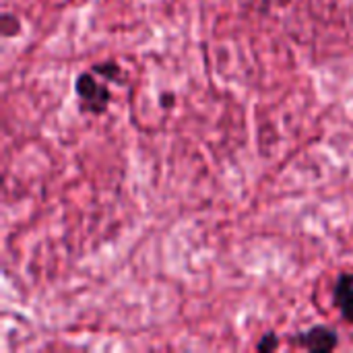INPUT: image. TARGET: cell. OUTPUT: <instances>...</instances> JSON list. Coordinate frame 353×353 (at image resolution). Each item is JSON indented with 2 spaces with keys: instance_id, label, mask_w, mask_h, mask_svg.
<instances>
[{
  "instance_id": "6da1fadb",
  "label": "cell",
  "mask_w": 353,
  "mask_h": 353,
  "mask_svg": "<svg viewBox=\"0 0 353 353\" xmlns=\"http://www.w3.org/2000/svg\"><path fill=\"white\" fill-rule=\"evenodd\" d=\"M74 93L81 101V110L89 114H103L112 95L103 83L95 79L91 72H83L74 81Z\"/></svg>"
},
{
  "instance_id": "7a4b0ae2",
  "label": "cell",
  "mask_w": 353,
  "mask_h": 353,
  "mask_svg": "<svg viewBox=\"0 0 353 353\" xmlns=\"http://www.w3.org/2000/svg\"><path fill=\"white\" fill-rule=\"evenodd\" d=\"M294 343L300 345V347H304V350H308V352L327 353L333 352V350L337 347L339 339H337V333L331 331L329 327L316 325V327L308 329L306 333H300V335L294 339Z\"/></svg>"
},
{
  "instance_id": "3957f363",
  "label": "cell",
  "mask_w": 353,
  "mask_h": 353,
  "mask_svg": "<svg viewBox=\"0 0 353 353\" xmlns=\"http://www.w3.org/2000/svg\"><path fill=\"white\" fill-rule=\"evenodd\" d=\"M333 304L341 312V316L353 323V275H341L333 290Z\"/></svg>"
},
{
  "instance_id": "277c9868",
  "label": "cell",
  "mask_w": 353,
  "mask_h": 353,
  "mask_svg": "<svg viewBox=\"0 0 353 353\" xmlns=\"http://www.w3.org/2000/svg\"><path fill=\"white\" fill-rule=\"evenodd\" d=\"M93 72L95 74H101L110 81H118V83H124V77H122V70L116 62H101V64H95L93 66Z\"/></svg>"
},
{
  "instance_id": "5b68a950",
  "label": "cell",
  "mask_w": 353,
  "mask_h": 353,
  "mask_svg": "<svg viewBox=\"0 0 353 353\" xmlns=\"http://www.w3.org/2000/svg\"><path fill=\"white\" fill-rule=\"evenodd\" d=\"M2 35L4 37H12V35H17L19 33V19L14 17V14H10V12H4L2 14Z\"/></svg>"
},
{
  "instance_id": "8992f818",
  "label": "cell",
  "mask_w": 353,
  "mask_h": 353,
  "mask_svg": "<svg viewBox=\"0 0 353 353\" xmlns=\"http://www.w3.org/2000/svg\"><path fill=\"white\" fill-rule=\"evenodd\" d=\"M277 347H279V339H277L273 333L265 335V337L259 341V345H256L259 352H273V350H277Z\"/></svg>"
},
{
  "instance_id": "52a82bcc",
  "label": "cell",
  "mask_w": 353,
  "mask_h": 353,
  "mask_svg": "<svg viewBox=\"0 0 353 353\" xmlns=\"http://www.w3.org/2000/svg\"><path fill=\"white\" fill-rule=\"evenodd\" d=\"M174 101V95H161V103H163V108H172L170 103Z\"/></svg>"
}]
</instances>
